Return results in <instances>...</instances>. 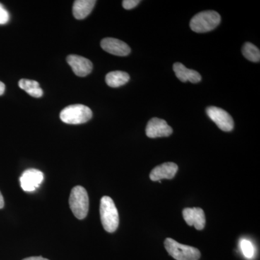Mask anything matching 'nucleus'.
<instances>
[{
  "label": "nucleus",
  "mask_w": 260,
  "mask_h": 260,
  "mask_svg": "<svg viewBox=\"0 0 260 260\" xmlns=\"http://www.w3.org/2000/svg\"><path fill=\"white\" fill-rule=\"evenodd\" d=\"M100 215L103 227L106 232H115L119 226V213L114 202L110 197L104 196L101 200Z\"/></svg>",
  "instance_id": "1"
},
{
  "label": "nucleus",
  "mask_w": 260,
  "mask_h": 260,
  "mask_svg": "<svg viewBox=\"0 0 260 260\" xmlns=\"http://www.w3.org/2000/svg\"><path fill=\"white\" fill-rule=\"evenodd\" d=\"M220 15L213 10H207L195 15L191 18L190 28L196 32H207L214 30L220 23Z\"/></svg>",
  "instance_id": "2"
},
{
  "label": "nucleus",
  "mask_w": 260,
  "mask_h": 260,
  "mask_svg": "<svg viewBox=\"0 0 260 260\" xmlns=\"http://www.w3.org/2000/svg\"><path fill=\"white\" fill-rule=\"evenodd\" d=\"M70 209L79 220L86 218L89 210V198L87 191L81 186H76L70 193Z\"/></svg>",
  "instance_id": "3"
},
{
  "label": "nucleus",
  "mask_w": 260,
  "mask_h": 260,
  "mask_svg": "<svg viewBox=\"0 0 260 260\" xmlns=\"http://www.w3.org/2000/svg\"><path fill=\"white\" fill-rule=\"evenodd\" d=\"M164 246L169 255L176 260H199L201 256L199 249L179 244L171 238L166 239Z\"/></svg>",
  "instance_id": "4"
},
{
  "label": "nucleus",
  "mask_w": 260,
  "mask_h": 260,
  "mask_svg": "<svg viewBox=\"0 0 260 260\" xmlns=\"http://www.w3.org/2000/svg\"><path fill=\"white\" fill-rule=\"evenodd\" d=\"M93 116L91 109L81 104L65 107L60 113V119L63 122L69 124H80L86 123Z\"/></svg>",
  "instance_id": "5"
},
{
  "label": "nucleus",
  "mask_w": 260,
  "mask_h": 260,
  "mask_svg": "<svg viewBox=\"0 0 260 260\" xmlns=\"http://www.w3.org/2000/svg\"><path fill=\"white\" fill-rule=\"evenodd\" d=\"M207 115L224 132L232 131L234 127V119L227 112L220 108L209 107L206 109Z\"/></svg>",
  "instance_id": "6"
},
{
  "label": "nucleus",
  "mask_w": 260,
  "mask_h": 260,
  "mask_svg": "<svg viewBox=\"0 0 260 260\" xmlns=\"http://www.w3.org/2000/svg\"><path fill=\"white\" fill-rule=\"evenodd\" d=\"M145 133L150 138H164L170 136L173 133V129L164 119L155 117L148 121Z\"/></svg>",
  "instance_id": "7"
},
{
  "label": "nucleus",
  "mask_w": 260,
  "mask_h": 260,
  "mask_svg": "<svg viewBox=\"0 0 260 260\" xmlns=\"http://www.w3.org/2000/svg\"><path fill=\"white\" fill-rule=\"evenodd\" d=\"M43 180L44 174L35 169L25 171L20 178V185L25 191H35L42 184Z\"/></svg>",
  "instance_id": "8"
},
{
  "label": "nucleus",
  "mask_w": 260,
  "mask_h": 260,
  "mask_svg": "<svg viewBox=\"0 0 260 260\" xmlns=\"http://www.w3.org/2000/svg\"><path fill=\"white\" fill-rule=\"evenodd\" d=\"M101 47L104 51L113 55L127 56L131 49L125 42L114 38H105L101 42Z\"/></svg>",
  "instance_id": "9"
},
{
  "label": "nucleus",
  "mask_w": 260,
  "mask_h": 260,
  "mask_svg": "<svg viewBox=\"0 0 260 260\" xmlns=\"http://www.w3.org/2000/svg\"><path fill=\"white\" fill-rule=\"evenodd\" d=\"M183 217L187 225L194 226L198 231L203 230L206 223L204 211L200 208H184L182 212Z\"/></svg>",
  "instance_id": "10"
},
{
  "label": "nucleus",
  "mask_w": 260,
  "mask_h": 260,
  "mask_svg": "<svg viewBox=\"0 0 260 260\" xmlns=\"http://www.w3.org/2000/svg\"><path fill=\"white\" fill-rule=\"evenodd\" d=\"M67 61L77 76L85 77L93 70V64L86 58L78 55H69Z\"/></svg>",
  "instance_id": "11"
},
{
  "label": "nucleus",
  "mask_w": 260,
  "mask_h": 260,
  "mask_svg": "<svg viewBox=\"0 0 260 260\" xmlns=\"http://www.w3.org/2000/svg\"><path fill=\"white\" fill-rule=\"evenodd\" d=\"M178 172V166L172 162H164L154 168L150 174V179L153 181L161 179H172Z\"/></svg>",
  "instance_id": "12"
},
{
  "label": "nucleus",
  "mask_w": 260,
  "mask_h": 260,
  "mask_svg": "<svg viewBox=\"0 0 260 260\" xmlns=\"http://www.w3.org/2000/svg\"><path fill=\"white\" fill-rule=\"evenodd\" d=\"M173 70L178 79L183 83L189 81L192 83H198L201 81L202 77L198 72L188 69L181 63L176 62L173 66Z\"/></svg>",
  "instance_id": "13"
},
{
  "label": "nucleus",
  "mask_w": 260,
  "mask_h": 260,
  "mask_svg": "<svg viewBox=\"0 0 260 260\" xmlns=\"http://www.w3.org/2000/svg\"><path fill=\"white\" fill-rule=\"evenodd\" d=\"M96 1L95 0H77L73 5V15L78 20L86 18L93 10Z\"/></svg>",
  "instance_id": "14"
},
{
  "label": "nucleus",
  "mask_w": 260,
  "mask_h": 260,
  "mask_svg": "<svg viewBox=\"0 0 260 260\" xmlns=\"http://www.w3.org/2000/svg\"><path fill=\"white\" fill-rule=\"evenodd\" d=\"M129 75L125 72H110L106 76V83L109 87L118 88L125 85L129 82Z\"/></svg>",
  "instance_id": "15"
},
{
  "label": "nucleus",
  "mask_w": 260,
  "mask_h": 260,
  "mask_svg": "<svg viewBox=\"0 0 260 260\" xmlns=\"http://www.w3.org/2000/svg\"><path fill=\"white\" fill-rule=\"evenodd\" d=\"M18 85L30 96L40 98L43 95V90L36 80L21 79L19 81Z\"/></svg>",
  "instance_id": "16"
},
{
  "label": "nucleus",
  "mask_w": 260,
  "mask_h": 260,
  "mask_svg": "<svg viewBox=\"0 0 260 260\" xmlns=\"http://www.w3.org/2000/svg\"><path fill=\"white\" fill-rule=\"evenodd\" d=\"M242 54L246 59L253 62H259L260 60L259 49L251 43L246 42L244 44Z\"/></svg>",
  "instance_id": "17"
},
{
  "label": "nucleus",
  "mask_w": 260,
  "mask_h": 260,
  "mask_svg": "<svg viewBox=\"0 0 260 260\" xmlns=\"http://www.w3.org/2000/svg\"><path fill=\"white\" fill-rule=\"evenodd\" d=\"M241 249H242L243 254L248 259H251L253 257L254 254V246L252 243L249 242L246 239H242L240 243Z\"/></svg>",
  "instance_id": "18"
},
{
  "label": "nucleus",
  "mask_w": 260,
  "mask_h": 260,
  "mask_svg": "<svg viewBox=\"0 0 260 260\" xmlns=\"http://www.w3.org/2000/svg\"><path fill=\"white\" fill-rule=\"evenodd\" d=\"M9 13L5 9L4 7L0 4V24H5L9 21Z\"/></svg>",
  "instance_id": "19"
},
{
  "label": "nucleus",
  "mask_w": 260,
  "mask_h": 260,
  "mask_svg": "<svg viewBox=\"0 0 260 260\" xmlns=\"http://www.w3.org/2000/svg\"><path fill=\"white\" fill-rule=\"evenodd\" d=\"M140 3V0H124L122 2V6L124 9L131 10L139 5Z\"/></svg>",
  "instance_id": "20"
},
{
  "label": "nucleus",
  "mask_w": 260,
  "mask_h": 260,
  "mask_svg": "<svg viewBox=\"0 0 260 260\" xmlns=\"http://www.w3.org/2000/svg\"><path fill=\"white\" fill-rule=\"evenodd\" d=\"M23 260H49L42 256H30V257L25 258Z\"/></svg>",
  "instance_id": "21"
},
{
  "label": "nucleus",
  "mask_w": 260,
  "mask_h": 260,
  "mask_svg": "<svg viewBox=\"0 0 260 260\" xmlns=\"http://www.w3.org/2000/svg\"><path fill=\"white\" fill-rule=\"evenodd\" d=\"M5 206L4 198H3V194H2L1 191H0V209H3Z\"/></svg>",
  "instance_id": "22"
},
{
  "label": "nucleus",
  "mask_w": 260,
  "mask_h": 260,
  "mask_svg": "<svg viewBox=\"0 0 260 260\" xmlns=\"http://www.w3.org/2000/svg\"><path fill=\"white\" fill-rule=\"evenodd\" d=\"M5 84L3 83V82L0 81V95H3V93H5Z\"/></svg>",
  "instance_id": "23"
}]
</instances>
